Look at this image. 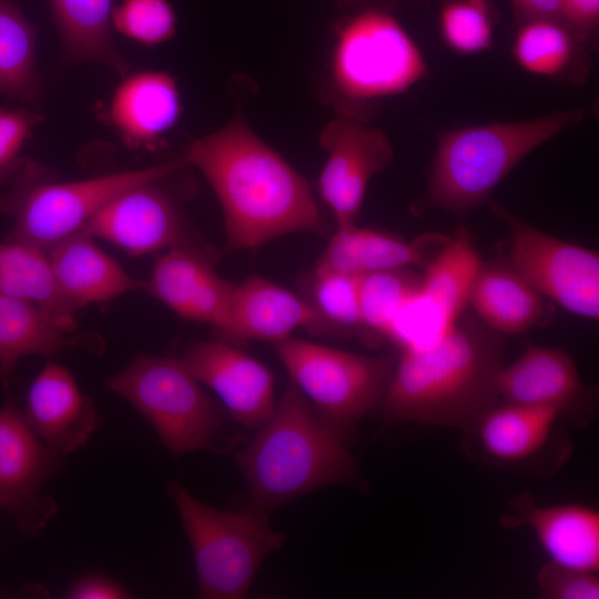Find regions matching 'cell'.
Instances as JSON below:
<instances>
[{"instance_id":"6da1fadb","label":"cell","mask_w":599,"mask_h":599,"mask_svg":"<svg viewBox=\"0 0 599 599\" xmlns=\"http://www.w3.org/2000/svg\"><path fill=\"white\" fill-rule=\"evenodd\" d=\"M181 159L215 192L229 248H255L291 233L325 232L306 180L240 116L193 140Z\"/></svg>"},{"instance_id":"7a4b0ae2","label":"cell","mask_w":599,"mask_h":599,"mask_svg":"<svg viewBox=\"0 0 599 599\" xmlns=\"http://www.w3.org/2000/svg\"><path fill=\"white\" fill-rule=\"evenodd\" d=\"M505 351V335L464 312L428 347L399 349L380 416L386 423L466 428L499 400L495 377Z\"/></svg>"},{"instance_id":"3957f363","label":"cell","mask_w":599,"mask_h":599,"mask_svg":"<svg viewBox=\"0 0 599 599\" xmlns=\"http://www.w3.org/2000/svg\"><path fill=\"white\" fill-rule=\"evenodd\" d=\"M347 441L290 380L268 420L234 456L247 489V506L266 516L316 489L348 484L357 461Z\"/></svg>"},{"instance_id":"277c9868","label":"cell","mask_w":599,"mask_h":599,"mask_svg":"<svg viewBox=\"0 0 599 599\" xmlns=\"http://www.w3.org/2000/svg\"><path fill=\"white\" fill-rule=\"evenodd\" d=\"M583 118L585 110L573 109L444 131L416 213L432 209L458 216L470 213L531 152Z\"/></svg>"},{"instance_id":"5b68a950","label":"cell","mask_w":599,"mask_h":599,"mask_svg":"<svg viewBox=\"0 0 599 599\" xmlns=\"http://www.w3.org/2000/svg\"><path fill=\"white\" fill-rule=\"evenodd\" d=\"M186 166L177 158L148 167L61 182L47 167L24 156L8 184L9 190L0 194V213L12 220L7 236L47 251L82 231L106 203L125 190Z\"/></svg>"},{"instance_id":"8992f818","label":"cell","mask_w":599,"mask_h":599,"mask_svg":"<svg viewBox=\"0 0 599 599\" xmlns=\"http://www.w3.org/2000/svg\"><path fill=\"white\" fill-rule=\"evenodd\" d=\"M166 491L192 548L201 597L244 598L264 559L284 546L286 536L248 506L240 512L216 509L179 481L170 483Z\"/></svg>"},{"instance_id":"52a82bcc","label":"cell","mask_w":599,"mask_h":599,"mask_svg":"<svg viewBox=\"0 0 599 599\" xmlns=\"http://www.w3.org/2000/svg\"><path fill=\"white\" fill-rule=\"evenodd\" d=\"M105 385L142 414L172 454L215 449L223 413L180 358L140 354Z\"/></svg>"},{"instance_id":"ba28073f","label":"cell","mask_w":599,"mask_h":599,"mask_svg":"<svg viewBox=\"0 0 599 599\" xmlns=\"http://www.w3.org/2000/svg\"><path fill=\"white\" fill-rule=\"evenodd\" d=\"M275 351L291 380L347 443L358 423L378 408L396 363L390 355L356 354L293 337L275 343Z\"/></svg>"},{"instance_id":"9c48e42d","label":"cell","mask_w":599,"mask_h":599,"mask_svg":"<svg viewBox=\"0 0 599 599\" xmlns=\"http://www.w3.org/2000/svg\"><path fill=\"white\" fill-rule=\"evenodd\" d=\"M428 74L425 57L390 13L363 10L339 28L332 58L336 90L366 103L407 92Z\"/></svg>"},{"instance_id":"30bf717a","label":"cell","mask_w":599,"mask_h":599,"mask_svg":"<svg viewBox=\"0 0 599 599\" xmlns=\"http://www.w3.org/2000/svg\"><path fill=\"white\" fill-rule=\"evenodd\" d=\"M491 212L510 232L506 260L551 303L582 318L599 317V254L528 224L497 202Z\"/></svg>"},{"instance_id":"8fae6325","label":"cell","mask_w":599,"mask_h":599,"mask_svg":"<svg viewBox=\"0 0 599 599\" xmlns=\"http://www.w3.org/2000/svg\"><path fill=\"white\" fill-rule=\"evenodd\" d=\"M170 175L134 185L116 195L84 230L134 256L183 244H202L180 200L165 185Z\"/></svg>"},{"instance_id":"7c38bea8","label":"cell","mask_w":599,"mask_h":599,"mask_svg":"<svg viewBox=\"0 0 599 599\" xmlns=\"http://www.w3.org/2000/svg\"><path fill=\"white\" fill-rule=\"evenodd\" d=\"M60 456L33 432L12 400L0 407V508L27 535L41 531L55 504L41 494L60 469Z\"/></svg>"},{"instance_id":"4fadbf2b","label":"cell","mask_w":599,"mask_h":599,"mask_svg":"<svg viewBox=\"0 0 599 599\" xmlns=\"http://www.w3.org/2000/svg\"><path fill=\"white\" fill-rule=\"evenodd\" d=\"M327 160L318 192L334 215L336 229L356 224L370 179L394 160L392 144L378 128L346 115L331 121L319 138Z\"/></svg>"},{"instance_id":"5bb4252c","label":"cell","mask_w":599,"mask_h":599,"mask_svg":"<svg viewBox=\"0 0 599 599\" xmlns=\"http://www.w3.org/2000/svg\"><path fill=\"white\" fill-rule=\"evenodd\" d=\"M499 400L548 407L575 426H586L597 409V392L586 386L572 357L561 348L531 345L495 377Z\"/></svg>"},{"instance_id":"9a60e30c","label":"cell","mask_w":599,"mask_h":599,"mask_svg":"<svg viewBox=\"0 0 599 599\" xmlns=\"http://www.w3.org/2000/svg\"><path fill=\"white\" fill-rule=\"evenodd\" d=\"M233 287L216 272L214 254L202 243L165 250L143 291L180 317L209 324L225 336Z\"/></svg>"},{"instance_id":"2e32d148","label":"cell","mask_w":599,"mask_h":599,"mask_svg":"<svg viewBox=\"0 0 599 599\" xmlns=\"http://www.w3.org/2000/svg\"><path fill=\"white\" fill-rule=\"evenodd\" d=\"M180 359L242 426L258 429L271 417L276 404L274 378L257 359L223 341L195 342Z\"/></svg>"},{"instance_id":"e0dca14e","label":"cell","mask_w":599,"mask_h":599,"mask_svg":"<svg viewBox=\"0 0 599 599\" xmlns=\"http://www.w3.org/2000/svg\"><path fill=\"white\" fill-rule=\"evenodd\" d=\"M29 426L59 456L81 448L101 425L93 402L71 372L49 362L31 382L23 408Z\"/></svg>"},{"instance_id":"ac0fdd59","label":"cell","mask_w":599,"mask_h":599,"mask_svg":"<svg viewBox=\"0 0 599 599\" xmlns=\"http://www.w3.org/2000/svg\"><path fill=\"white\" fill-rule=\"evenodd\" d=\"M509 529L529 528L548 561L599 571V511L578 502L538 505L531 496H517L501 518Z\"/></svg>"},{"instance_id":"d6986e66","label":"cell","mask_w":599,"mask_h":599,"mask_svg":"<svg viewBox=\"0 0 599 599\" xmlns=\"http://www.w3.org/2000/svg\"><path fill=\"white\" fill-rule=\"evenodd\" d=\"M315 334L329 327L309 301L276 283L253 275L234 285L230 304L227 341H264L274 344L298 329Z\"/></svg>"},{"instance_id":"ffe728a7","label":"cell","mask_w":599,"mask_h":599,"mask_svg":"<svg viewBox=\"0 0 599 599\" xmlns=\"http://www.w3.org/2000/svg\"><path fill=\"white\" fill-rule=\"evenodd\" d=\"M561 419L554 408L498 400L465 429L485 460L515 467L531 461L547 448Z\"/></svg>"},{"instance_id":"44dd1931","label":"cell","mask_w":599,"mask_h":599,"mask_svg":"<svg viewBox=\"0 0 599 599\" xmlns=\"http://www.w3.org/2000/svg\"><path fill=\"white\" fill-rule=\"evenodd\" d=\"M448 238L443 234L426 233L406 241L354 224L336 229L315 267L355 275L400 267L423 270Z\"/></svg>"},{"instance_id":"7402d4cb","label":"cell","mask_w":599,"mask_h":599,"mask_svg":"<svg viewBox=\"0 0 599 599\" xmlns=\"http://www.w3.org/2000/svg\"><path fill=\"white\" fill-rule=\"evenodd\" d=\"M181 113L180 94L166 72L125 74L108 109L111 125L134 149H155Z\"/></svg>"},{"instance_id":"603a6c76","label":"cell","mask_w":599,"mask_h":599,"mask_svg":"<svg viewBox=\"0 0 599 599\" xmlns=\"http://www.w3.org/2000/svg\"><path fill=\"white\" fill-rule=\"evenodd\" d=\"M469 305L485 325L505 336L547 326L555 314L552 303L522 278L506 257L481 262Z\"/></svg>"},{"instance_id":"cb8c5ba5","label":"cell","mask_w":599,"mask_h":599,"mask_svg":"<svg viewBox=\"0 0 599 599\" xmlns=\"http://www.w3.org/2000/svg\"><path fill=\"white\" fill-rule=\"evenodd\" d=\"M45 252L59 286L82 308L144 290V281L128 274L84 229Z\"/></svg>"},{"instance_id":"d4e9b609","label":"cell","mask_w":599,"mask_h":599,"mask_svg":"<svg viewBox=\"0 0 599 599\" xmlns=\"http://www.w3.org/2000/svg\"><path fill=\"white\" fill-rule=\"evenodd\" d=\"M0 292L38 307L59 329L72 333L82 308L59 286L47 252L6 236L0 242Z\"/></svg>"},{"instance_id":"484cf974","label":"cell","mask_w":599,"mask_h":599,"mask_svg":"<svg viewBox=\"0 0 599 599\" xmlns=\"http://www.w3.org/2000/svg\"><path fill=\"white\" fill-rule=\"evenodd\" d=\"M61 42L62 59L70 64L94 62L125 75L130 64L112 34V0H48Z\"/></svg>"},{"instance_id":"4316f807","label":"cell","mask_w":599,"mask_h":599,"mask_svg":"<svg viewBox=\"0 0 599 599\" xmlns=\"http://www.w3.org/2000/svg\"><path fill=\"white\" fill-rule=\"evenodd\" d=\"M481 262L469 232L459 227L423 268L418 297L446 329L469 305Z\"/></svg>"},{"instance_id":"83f0119b","label":"cell","mask_w":599,"mask_h":599,"mask_svg":"<svg viewBox=\"0 0 599 599\" xmlns=\"http://www.w3.org/2000/svg\"><path fill=\"white\" fill-rule=\"evenodd\" d=\"M585 42L561 20L519 22L511 52L527 73L548 78H585L588 72Z\"/></svg>"},{"instance_id":"f1b7e54d","label":"cell","mask_w":599,"mask_h":599,"mask_svg":"<svg viewBox=\"0 0 599 599\" xmlns=\"http://www.w3.org/2000/svg\"><path fill=\"white\" fill-rule=\"evenodd\" d=\"M79 343L34 305L0 292V382L3 387L9 386L21 358L49 357Z\"/></svg>"},{"instance_id":"f546056e","label":"cell","mask_w":599,"mask_h":599,"mask_svg":"<svg viewBox=\"0 0 599 599\" xmlns=\"http://www.w3.org/2000/svg\"><path fill=\"white\" fill-rule=\"evenodd\" d=\"M37 29L16 0H0V95L35 109L43 99Z\"/></svg>"},{"instance_id":"4dcf8cb0","label":"cell","mask_w":599,"mask_h":599,"mask_svg":"<svg viewBox=\"0 0 599 599\" xmlns=\"http://www.w3.org/2000/svg\"><path fill=\"white\" fill-rule=\"evenodd\" d=\"M422 272L400 267L359 275L358 300L372 346L388 339L403 308L419 293Z\"/></svg>"},{"instance_id":"1f68e13d","label":"cell","mask_w":599,"mask_h":599,"mask_svg":"<svg viewBox=\"0 0 599 599\" xmlns=\"http://www.w3.org/2000/svg\"><path fill=\"white\" fill-rule=\"evenodd\" d=\"M358 284L359 275L315 267L309 303L326 322L331 334L357 336L372 346L361 316Z\"/></svg>"},{"instance_id":"d6a6232c","label":"cell","mask_w":599,"mask_h":599,"mask_svg":"<svg viewBox=\"0 0 599 599\" xmlns=\"http://www.w3.org/2000/svg\"><path fill=\"white\" fill-rule=\"evenodd\" d=\"M438 26L444 43L454 52L471 55L493 48L495 13L490 0H445Z\"/></svg>"},{"instance_id":"836d02e7","label":"cell","mask_w":599,"mask_h":599,"mask_svg":"<svg viewBox=\"0 0 599 599\" xmlns=\"http://www.w3.org/2000/svg\"><path fill=\"white\" fill-rule=\"evenodd\" d=\"M112 26L133 41L155 45L173 37L176 18L166 0H122L113 7Z\"/></svg>"},{"instance_id":"e575fe53","label":"cell","mask_w":599,"mask_h":599,"mask_svg":"<svg viewBox=\"0 0 599 599\" xmlns=\"http://www.w3.org/2000/svg\"><path fill=\"white\" fill-rule=\"evenodd\" d=\"M42 120V113L26 105L0 108V186L8 185L18 172L22 150Z\"/></svg>"},{"instance_id":"d590c367","label":"cell","mask_w":599,"mask_h":599,"mask_svg":"<svg viewBox=\"0 0 599 599\" xmlns=\"http://www.w3.org/2000/svg\"><path fill=\"white\" fill-rule=\"evenodd\" d=\"M536 585L545 599H598V572L558 565L544 564L537 575Z\"/></svg>"},{"instance_id":"8d00e7d4","label":"cell","mask_w":599,"mask_h":599,"mask_svg":"<svg viewBox=\"0 0 599 599\" xmlns=\"http://www.w3.org/2000/svg\"><path fill=\"white\" fill-rule=\"evenodd\" d=\"M561 20L583 41L599 21V0H560Z\"/></svg>"},{"instance_id":"74e56055","label":"cell","mask_w":599,"mask_h":599,"mask_svg":"<svg viewBox=\"0 0 599 599\" xmlns=\"http://www.w3.org/2000/svg\"><path fill=\"white\" fill-rule=\"evenodd\" d=\"M67 597L72 599H122L130 597V593L113 579L92 573L75 580L69 588Z\"/></svg>"},{"instance_id":"f35d334b","label":"cell","mask_w":599,"mask_h":599,"mask_svg":"<svg viewBox=\"0 0 599 599\" xmlns=\"http://www.w3.org/2000/svg\"><path fill=\"white\" fill-rule=\"evenodd\" d=\"M518 22L532 19L561 20L560 0H510ZM562 21V20H561Z\"/></svg>"}]
</instances>
